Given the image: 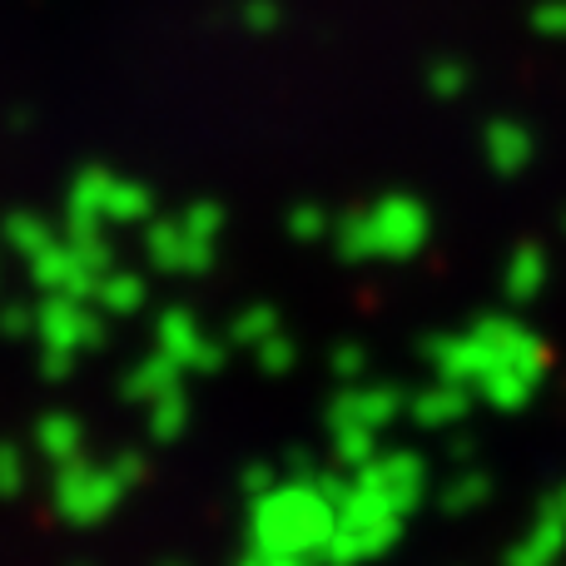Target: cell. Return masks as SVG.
<instances>
[{
	"label": "cell",
	"mask_w": 566,
	"mask_h": 566,
	"mask_svg": "<svg viewBox=\"0 0 566 566\" xmlns=\"http://www.w3.org/2000/svg\"><path fill=\"white\" fill-rule=\"evenodd\" d=\"M333 497H323L318 482H293L283 478L274 492L254 497L249 512V547L264 557H313L323 562V547L333 537Z\"/></svg>",
	"instance_id": "cell-1"
},
{
	"label": "cell",
	"mask_w": 566,
	"mask_h": 566,
	"mask_svg": "<svg viewBox=\"0 0 566 566\" xmlns=\"http://www.w3.org/2000/svg\"><path fill=\"white\" fill-rule=\"evenodd\" d=\"M428 234H432V214L412 195H382L378 205L353 209V214H343L333 224L338 259H348V264H368V259L408 264V259L422 254Z\"/></svg>",
	"instance_id": "cell-2"
},
{
	"label": "cell",
	"mask_w": 566,
	"mask_h": 566,
	"mask_svg": "<svg viewBox=\"0 0 566 566\" xmlns=\"http://www.w3.org/2000/svg\"><path fill=\"white\" fill-rule=\"evenodd\" d=\"M402 512L388 507L368 482L348 472V492L338 497V517H333V537L323 547V566H363L388 557L402 542Z\"/></svg>",
	"instance_id": "cell-3"
},
{
	"label": "cell",
	"mask_w": 566,
	"mask_h": 566,
	"mask_svg": "<svg viewBox=\"0 0 566 566\" xmlns=\"http://www.w3.org/2000/svg\"><path fill=\"white\" fill-rule=\"evenodd\" d=\"M155 219V195L139 179L85 169L65 199V239H95L105 229H135Z\"/></svg>",
	"instance_id": "cell-4"
},
{
	"label": "cell",
	"mask_w": 566,
	"mask_h": 566,
	"mask_svg": "<svg viewBox=\"0 0 566 566\" xmlns=\"http://www.w3.org/2000/svg\"><path fill=\"white\" fill-rule=\"evenodd\" d=\"M125 482L115 478L109 462H70V468H55V488H50V502H55V517L70 522V527H99L109 512L125 502Z\"/></svg>",
	"instance_id": "cell-5"
},
{
	"label": "cell",
	"mask_w": 566,
	"mask_h": 566,
	"mask_svg": "<svg viewBox=\"0 0 566 566\" xmlns=\"http://www.w3.org/2000/svg\"><path fill=\"white\" fill-rule=\"evenodd\" d=\"M35 338L40 353H60V358H75L105 343V313L90 298H70V293H45L35 303Z\"/></svg>",
	"instance_id": "cell-6"
},
{
	"label": "cell",
	"mask_w": 566,
	"mask_h": 566,
	"mask_svg": "<svg viewBox=\"0 0 566 566\" xmlns=\"http://www.w3.org/2000/svg\"><path fill=\"white\" fill-rule=\"evenodd\" d=\"M402 412H408V392H402L398 382L363 378V382H348V388L328 402V432H373V438H382Z\"/></svg>",
	"instance_id": "cell-7"
},
{
	"label": "cell",
	"mask_w": 566,
	"mask_h": 566,
	"mask_svg": "<svg viewBox=\"0 0 566 566\" xmlns=\"http://www.w3.org/2000/svg\"><path fill=\"white\" fill-rule=\"evenodd\" d=\"M155 353H165V358L175 363L179 373H189V378H209V373L224 368L229 343L209 338L189 308H165L155 318Z\"/></svg>",
	"instance_id": "cell-8"
},
{
	"label": "cell",
	"mask_w": 566,
	"mask_h": 566,
	"mask_svg": "<svg viewBox=\"0 0 566 566\" xmlns=\"http://www.w3.org/2000/svg\"><path fill=\"white\" fill-rule=\"evenodd\" d=\"M353 478L368 482V488L378 492L388 507H398L402 517H412V512H418V502L428 497V462H422L418 452H408V448L378 452V458L363 462Z\"/></svg>",
	"instance_id": "cell-9"
},
{
	"label": "cell",
	"mask_w": 566,
	"mask_h": 566,
	"mask_svg": "<svg viewBox=\"0 0 566 566\" xmlns=\"http://www.w3.org/2000/svg\"><path fill=\"white\" fill-rule=\"evenodd\" d=\"M145 264L155 274H205V269H214V244L189 234L185 219H149Z\"/></svg>",
	"instance_id": "cell-10"
},
{
	"label": "cell",
	"mask_w": 566,
	"mask_h": 566,
	"mask_svg": "<svg viewBox=\"0 0 566 566\" xmlns=\"http://www.w3.org/2000/svg\"><path fill=\"white\" fill-rule=\"evenodd\" d=\"M30 274H35L40 293H70V298H90L99 283L95 269L85 264V254H80L70 239H55L45 254L30 259Z\"/></svg>",
	"instance_id": "cell-11"
},
{
	"label": "cell",
	"mask_w": 566,
	"mask_h": 566,
	"mask_svg": "<svg viewBox=\"0 0 566 566\" xmlns=\"http://www.w3.org/2000/svg\"><path fill=\"white\" fill-rule=\"evenodd\" d=\"M472 412V392L458 388V382H442L432 378L422 392H408V418L428 432H442V428H458L462 418Z\"/></svg>",
	"instance_id": "cell-12"
},
{
	"label": "cell",
	"mask_w": 566,
	"mask_h": 566,
	"mask_svg": "<svg viewBox=\"0 0 566 566\" xmlns=\"http://www.w3.org/2000/svg\"><path fill=\"white\" fill-rule=\"evenodd\" d=\"M547 279H552L547 249L522 244V249H512V259H507V274H502V298H507L512 308H527L532 298H542Z\"/></svg>",
	"instance_id": "cell-13"
},
{
	"label": "cell",
	"mask_w": 566,
	"mask_h": 566,
	"mask_svg": "<svg viewBox=\"0 0 566 566\" xmlns=\"http://www.w3.org/2000/svg\"><path fill=\"white\" fill-rule=\"evenodd\" d=\"M35 448L45 462L70 468V462L85 458V422H80L75 412H45V418L35 422Z\"/></svg>",
	"instance_id": "cell-14"
},
{
	"label": "cell",
	"mask_w": 566,
	"mask_h": 566,
	"mask_svg": "<svg viewBox=\"0 0 566 566\" xmlns=\"http://www.w3.org/2000/svg\"><path fill=\"white\" fill-rule=\"evenodd\" d=\"M185 388V373L175 368V363L165 358V353H149V358H139L135 368L125 373V382H119V392H125L129 402H139V408H149V402H159L165 392Z\"/></svg>",
	"instance_id": "cell-15"
},
{
	"label": "cell",
	"mask_w": 566,
	"mask_h": 566,
	"mask_svg": "<svg viewBox=\"0 0 566 566\" xmlns=\"http://www.w3.org/2000/svg\"><path fill=\"white\" fill-rule=\"evenodd\" d=\"M562 552H566V522L537 517L527 537H522L517 547H507V562L502 566H557Z\"/></svg>",
	"instance_id": "cell-16"
},
{
	"label": "cell",
	"mask_w": 566,
	"mask_h": 566,
	"mask_svg": "<svg viewBox=\"0 0 566 566\" xmlns=\"http://www.w3.org/2000/svg\"><path fill=\"white\" fill-rule=\"evenodd\" d=\"M145 298H149L145 279H139V274H125L119 264L95 283V293H90V303H95V308L105 313V318H129V313L145 308Z\"/></svg>",
	"instance_id": "cell-17"
},
{
	"label": "cell",
	"mask_w": 566,
	"mask_h": 566,
	"mask_svg": "<svg viewBox=\"0 0 566 566\" xmlns=\"http://www.w3.org/2000/svg\"><path fill=\"white\" fill-rule=\"evenodd\" d=\"M488 159L497 175H507V179L522 175L532 159V135L522 125H492L488 129Z\"/></svg>",
	"instance_id": "cell-18"
},
{
	"label": "cell",
	"mask_w": 566,
	"mask_h": 566,
	"mask_svg": "<svg viewBox=\"0 0 566 566\" xmlns=\"http://www.w3.org/2000/svg\"><path fill=\"white\" fill-rule=\"evenodd\" d=\"M283 328V318H279V308L274 303H249L244 313H234V323H229V348H249L254 353L264 338H274V333Z\"/></svg>",
	"instance_id": "cell-19"
},
{
	"label": "cell",
	"mask_w": 566,
	"mask_h": 566,
	"mask_svg": "<svg viewBox=\"0 0 566 566\" xmlns=\"http://www.w3.org/2000/svg\"><path fill=\"white\" fill-rule=\"evenodd\" d=\"M488 497H492V478L482 468H468V472H458V478L442 488V512L448 517H468V512H478V507H488Z\"/></svg>",
	"instance_id": "cell-20"
},
{
	"label": "cell",
	"mask_w": 566,
	"mask_h": 566,
	"mask_svg": "<svg viewBox=\"0 0 566 566\" xmlns=\"http://www.w3.org/2000/svg\"><path fill=\"white\" fill-rule=\"evenodd\" d=\"M55 239H60V234H55V229H50L40 214H10V219H6V244L15 249L25 264H30L35 254H45Z\"/></svg>",
	"instance_id": "cell-21"
},
{
	"label": "cell",
	"mask_w": 566,
	"mask_h": 566,
	"mask_svg": "<svg viewBox=\"0 0 566 566\" xmlns=\"http://www.w3.org/2000/svg\"><path fill=\"white\" fill-rule=\"evenodd\" d=\"M185 428H189V392L185 388H175V392H165L159 402H149V438L155 442L185 438Z\"/></svg>",
	"instance_id": "cell-22"
},
{
	"label": "cell",
	"mask_w": 566,
	"mask_h": 566,
	"mask_svg": "<svg viewBox=\"0 0 566 566\" xmlns=\"http://www.w3.org/2000/svg\"><path fill=\"white\" fill-rule=\"evenodd\" d=\"M283 229H289L298 244H318L323 234H333V219L323 205H293L289 219H283Z\"/></svg>",
	"instance_id": "cell-23"
},
{
	"label": "cell",
	"mask_w": 566,
	"mask_h": 566,
	"mask_svg": "<svg viewBox=\"0 0 566 566\" xmlns=\"http://www.w3.org/2000/svg\"><path fill=\"white\" fill-rule=\"evenodd\" d=\"M25 488H30V462H25V452H20L15 442H0V497L15 502Z\"/></svg>",
	"instance_id": "cell-24"
},
{
	"label": "cell",
	"mask_w": 566,
	"mask_h": 566,
	"mask_svg": "<svg viewBox=\"0 0 566 566\" xmlns=\"http://www.w3.org/2000/svg\"><path fill=\"white\" fill-rule=\"evenodd\" d=\"M254 358H259V368H264L269 378H283V373H289L293 363H298V348H293V338L279 328L274 338H264V343H259V348H254Z\"/></svg>",
	"instance_id": "cell-25"
},
{
	"label": "cell",
	"mask_w": 566,
	"mask_h": 566,
	"mask_svg": "<svg viewBox=\"0 0 566 566\" xmlns=\"http://www.w3.org/2000/svg\"><path fill=\"white\" fill-rule=\"evenodd\" d=\"M179 219H185V229L195 239H205V244H219V234H224V209H219L214 199H205V205H189Z\"/></svg>",
	"instance_id": "cell-26"
},
{
	"label": "cell",
	"mask_w": 566,
	"mask_h": 566,
	"mask_svg": "<svg viewBox=\"0 0 566 566\" xmlns=\"http://www.w3.org/2000/svg\"><path fill=\"white\" fill-rule=\"evenodd\" d=\"M328 363H333V378L348 388V382H363V373H368V348H363L358 338H348V343H338V348H333Z\"/></svg>",
	"instance_id": "cell-27"
},
{
	"label": "cell",
	"mask_w": 566,
	"mask_h": 566,
	"mask_svg": "<svg viewBox=\"0 0 566 566\" xmlns=\"http://www.w3.org/2000/svg\"><path fill=\"white\" fill-rule=\"evenodd\" d=\"M0 333H6V338H35V303H10V308H0Z\"/></svg>",
	"instance_id": "cell-28"
},
{
	"label": "cell",
	"mask_w": 566,
	"mask_h": 566,
	"mask_svg": "<svg viewBox=\"0 0 566 566\" xmlns=\"http://www.w3.org/2000/svg\"><path fill=\"white\" fill-rule=\"evenodd\" d=\"M279 482H283V472L274 462H254V468H244V482H239V488H244V497L254 502V497H264V492H274Z\"/></svg>",
	"instance_id": "cell-29"
},
{
	"label": "cell",
	"mask_w": 566,
	"mask_h": 566,
	"mask_svg": "<svg viewBox=\"0 0 566 566\" xmlns=\"http://www.w3.org/2000/svg\"><path fill=\"white\" fill-rule=\"evenodd\" d=\"M109 468H115V478L125 482V488L145 482V458H139V452H119V458H109Z\"/></svg>",
	"instance_id": "cell-30"
},
{
	"label": "cell",
	"mask_w": 566,
	"mask_h": 566,
	"mask_svg": "<svg viewBox=\"0 0 566 566\" xmlns=\"http://www.w3.org/2000/svg\"><path fill=\"white\" fill-rule=\"evenodd\" d=\"M40 373H45L50 382H65L70 373H75V358H60V353H40Z\"/></svg>",
	"instance_id": "cell-31"
},
{
	"label": "cell",
	"mask_w": 566,
	"mask_h": 566,
	"mask_svg": "<svg viewBox=\"0 0 566 566\" xmlns=\"http://www.w3.org/2000/svg\"><path fill=\"white\" fill-rule=\"evenodd\" d=\"M537 517H557V522H566V482H562V488H552L547 497L537 502Z\"/></svg>",
	"instance_id": "cell-32"
},
{
	"label": "cell",
	"mask_w": 566,
	"mask_h": 566,
	"mask_svg": "<svg viewBox=\"0 0 566 566\" xmlns=\"http://www.w3.org/2000/svg\"><path fill=\"white\" fill-rule=\"evenodd\" d=\"M448 452H452V462H462V468H468V462L478 458V438H458Z\"/></svg>",
	"instance_id": "cell-33"
},
{
	"label": "cell",
	"mask_w": 566,
	"mask_h": 566,
	"mask_svg": "<svg viewBox=\"0 0 566 566\" xmlns=\"http://www.w3.org/2000/svg\"><path fill=\"white\" fill-rule=\"evenodd\" d=\"M264 557V552H259ZM264 566H323V562H313V557H264Z\"/></svg>",
	"instance_id": "cell-34"
},
{
	"label": "cell",
	"mask_w": 566,
	"mask_h": 566,
	"mask_svg": "<svg viewBox=\"0 0 566 566\" xmlns=\"http://www.w3.org/2000/svg\"><path fill=\"white\" fill-rule=\"evenodd\" d=\"M234 566H264V557H259V552H254V547H249V557H239Z\"/></svg>",
	"instance_id": "cell-35"
},
{
	"label": "cell",
	"mask_w": 566,
	"mask_h": 566,
	"mask_svg": "<svg viewBox=\"0 0 566 566\" xmlns=\"http://www.w3.org/2000/svg\"><path fill=\"white\" fill-rule=\"evenodd\" d=\"M562 234H566V209H562Z\"/></svg>",
	"instance_id": "cell-36"
},
{
	"label": "cell",
	"mask_w": 566,
	"mask_h": 566,
	"mask_svg": "<svg viewBox=\"0 0 566 566\" xmlns=\"http://www.w3.org/2000/svg\"><path fill=\"white\" fill-rule=\"evenodd\" d=\"M75 566H85V562H75Z\"/></svg>",
	"instance_id": "cell-37"
}]
</instances>
